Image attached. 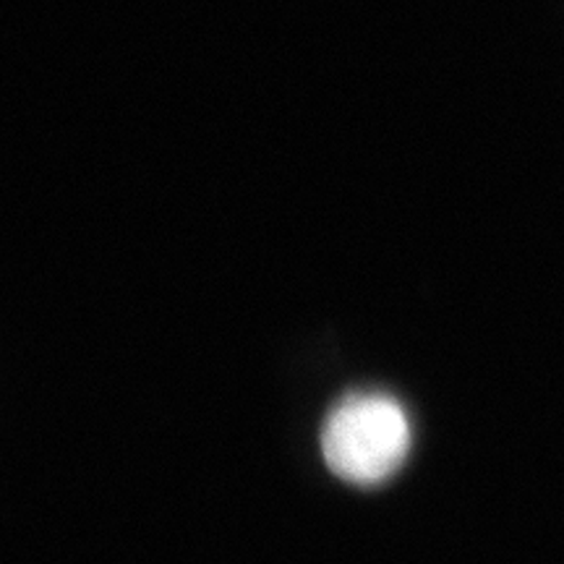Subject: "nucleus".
I'll return each mask as SVG.
<instances>
[{
	"label": "nucleus",
	"instance_id": "f257e3e1",
	"mask_svg": "<svg viewBox=\"0 0 564 564\" xmlns=\"http://www.w3.org/2000/svg\"><path fill=\"white\" fill-rule=\"evenodd\" d=\"M413 429L400 400L384 392H352L333 408L322 429V455L343 481L377 486L403 468Z\"/></svg>",
	"mask_w": 564,
	"mask_h": 564
}]
</instances>
